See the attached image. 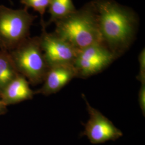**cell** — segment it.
Returning <instances> with one entry per match:
<instances>
[{
	"label": "cell",
	"instance_id": "9a60e30c",
	"mask_svg": "<svg viewBox=\"0 0 145 145\" xmlns=\"http://www.w3.org/2000/svg\"><path fill=\"white\" fill-rule=\"evenodd\" d=\"M7 106L3 102L0 93V116L5 114L7 112Z\"/></svg>",
	"mask_w": 145,
	"mask_h": 145
},
{
	"label": "cell",
	"instance_id": "8fae6325",
	"mask_svg": "<svg viewBox=\"0 0 145 145\" xmlns=\"http://www.w3.org/2000/svg\"><path fill=\"white\" fill-rule=\"evenodd\" d=\"M19 74L9 52L0 50V93Z\"/></svg>",
	"mask_w": 145,
	"mask_h": 145
},
{
	"label": "cell",
	"instance_id": "9c48e42d",
	"mask_svg": "<svg viewBox=\"0 0 145 145\" xmlns=\"http://www.w3.org/2000/svg\"><path fill=\"white\" fill-rule=\"evenodd\" d=\"M35 95L29 81L20 74L1 93L2 101L7 106L32 99Z\"/></svg>",
	"mask_w": 145,
	"mask_h": 145
},
{
	"label": "cell",
	"instance_id": "2e32d148",
	"mask_svg": "<svg viewBox=\"0 0 145 145\" xmlns=\"http://www.w3.org/2000/svg\"><path fill=\"white\" fill-rule=\"evenodd\" d=\"M8 1H9L11 3H12V1H11V0H8Z\"/></svg>",
	"mask_w": 145,
	"mask_h": 145
},
{
	"label": "cell",
	"instance_id": "277c9868",
	"mask_svg": "<svg viewBox=\"0 0 145 145\" xmlns=\"http://www.w3.org/2000/svg\"><path fill=\"white\" fill-rule=\"evenodd\" d=\"M37 17L26 8L13 9L0 5V50L11 51L29 38Z\"/></svg>",
	"mask_w": 145,
	"mask_h": 145
},
{
	"label": "cell",
	"instance_id": "5b68a950",
	"mask_svg": "<svg viewBox=\"0 0 145 145\" xmlns=\"http://www.w3.org/2000/svg\"><path fill=\"white\" fill-rule=\"evenodd\" d=\"M116 59L103 43L80 50L73 65L76 78H88L101 72Z\"/></svg>",
	"mask_w": 145,
	"mask_h": 145
},
{
	"label": "cell",
	"instance_id": "3957f363",
	"mask_svg": "<svg viewBox=\"0 0 145 145\" xmlns=\"http://www.w3.org/2000/svg\"><path fill=\"white\" fill-rule=\"evenodd\" d=\"M9 52L18 72L30 84L43 82L49 67L42 51L39 37H30Z\"/></svg>",
	"mask_w": 145,
	"mask_h": 145
},
{
	"label": "cell",
	"instance_id": "8992f818",
	"mask_svg": "<svg viewBox=\"0 0 145 145\" xmlns=\"http://www.w3.org/2000/svg\"><path fill=\"white\" fill-rule=\"evenodd\" d=\"M42 27L40 44L48 67L73 66L78 50L54 32L48 33L45 27Z\"/></svg>",
	"mask_w": 145,
	"mask_h": 145
},
{
	"label": "cell",
	"instance_id": "7c38bea8",
	"mask_svg": "<svg viewBox=\"0 0 145 145\" xmlns=\"http://www.w3.org/2000/svg\"><path fill=\"white\" fill-rule=\"evenodd\" d=\"M50 2L51 0H21V3L24 5V8H32L40 14L41 17L40 23L45 22L43 17L47 8L50 5Z\"/></svg>",
	"mask_w": 145,
	"mask_h": 145
},
{
	"label": "cell",
	"instance_id": "7a4b0ae2",
	"mask_svg": "<svg viewBox=\"0 0 145 145\" xmlns=\"http://www.w3.org/2000/svg\"><path fill=\"white\" fill-rule=\"evenodd\" d=\"M54 24V32L78 51L95 44L103 43L93 1Z\"/></svg>",
	"mask_w": 145,
	"mask_h": 145
},
{
	"label": "cell",
	"instance_id": "52a82bcc",
	"mask_svg": "<svg viewBox=\"0 0 145 145\" xmlns=\"http://www.w3.org/2000/svg\"><path fill=\"white\" fill-rule=\"evenodd\" d=\"M89 114V118L84 125L83 135L94 144H99L108 141L117 140L123 136V133L98 110L95 109L82 95Z\"/></svg>",
	"mask_w": 145,
	"mask_h": 145
},
{
	"label": "cell",
	"instance_id": "5bb4252c",
	"mask_svg": "<svg viewBox=\"0 0 145 145\" xmlns=\"http://www.w3.org/2000/svg\"><path fill=\"white\" fill-rule=\"evenodd\" d=\"M138 101L142 113L145 116V84H141L139 93Z\"/></svg>",
	"mask_w": 145,
	"mask_h": 145
},
{
	"label": "cell",
	"instance_id": "6da1fadb",
	"mask_svg": "<svg viewBox=\"0 0 145 145\" xmlns=\"http://www.w3.org/2000/svg\"><path fill=\"white\" fill-rule=\"evenodd\" d=\"M102 42L116 58L126 52L135 40L138 17L129 8L114 0H93Z\"/></svg>",
	"mask_w": 145,
	"mask_h": 145
},
{
	"label": "cell",
	"instance_id": "30bf717a",
	"mask_svg": "<svg viewBox=\"0 0 145 145\" xmlns=\"http://www.w3.org/2000/svg\"><path fill=\"white\" fill-rule=\"evenodd\" d=\"M48 8L50 18L46 22L41 24L42 26L45 28L77 10L72 0H51Z\"/></svg>",
	"mask_w": 145,
	"mask_h": 145
},
{
	"label": "cell",
	"instance_id": "4fadbf2b",
	"mask_svg": "<svg viewBox=\"0 0 145 145\" xmlns=\"http://www.w3.org/2000/svg\"><path fill=\"white\" fill-rule=\"evenodd\" d=\"M139 63V72L137 77L141 84H145V51L144 48L139 55L138 57Z\"/></svg>",
	"mask_w": 145,
	"mask_h": 145
},
{
	"label": "cell",
	"instance_id": "ba28073f",
	"mask_svg": "<svg viewBox=\"0 0 145 145\" xmlns=\"http://www.w3.org/2000/svg\"><path fill=\"white\" fill-rule=\"evenodd\" d=\"M74 78H76V74L73 66L49 68L42 87L35 91V95L49 96L57 93Z\"/></svg>",
	"mask_w": 145,
	"mask_h": 145
}]
</instances>
